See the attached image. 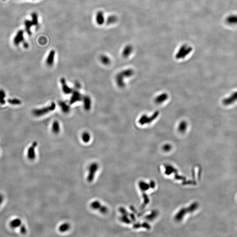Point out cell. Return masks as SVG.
Returning a JSON list of instances; mask_svg holds the SVG:
<instances>
[{"mask_svg": "<svg viewBox=\"0 0 237 237\" xmlns=\"http://www.w3.org/2000/svg\"><path fill=\"white\" fill-rule=\"evenodd\" d=\"M56 104L55 102H52L50 105L34 109L32 110V113L33 116L36 117H40L54 111L56 110Z\"/></svg>", "mask_w": 237, "mask_h": 237, "instance_id": "6da1fadb", "label": "cell"}, {"mask_svg": "<svg viewBox=\"0 0 237 237\" xmlns=\"http://www.w3.org/2000/svg\"><path fill=\"white\" fill-rule=\"evenodd\" d=\"M99 164L95 162L92 163L89 166L88 169V172L87 177V181L88 182L91 183L93 181L97 172L99 171Z\"/></svg>", "mask_w": 237, "mask_h": 237, "instance_id": "7a4b0ae2", "label": "cell"}, {"mask_svg": "<svg viewBox=\"0 0 237 237\" xmlns=\"http://www.w3.org/2000/svg\"><path fill=\"white\" fill-rule=\"evenodd\" d=\"M192 47L187 45L182 46L176 54V58L177 59H184L192 52Z\"/></svg>", "mask_w": 237, "mask_h": 237, "instance_id": "3957f363", "label": "cell"}, {"mask_svg": "<svg viewBox=\"0 0 237 237\" xmlns=\"http://www.w3.org/2000/svg\"><path fill=\"white\" fill-rule=\"evenodd\" d=\"M37 146H38V142L35 141L33 142L32 144L28 148L27 156L30 160H34L36 159V149Z\"/></svg>", "mask_w": 237, "mask_h": 237, "instance_id": "277c9868", "label": "cell"}, {"mask_svg": "<svg viewBox=\"0 0 237 237\" xmlns=\"http://www.w3.org/2000/svg\"><path fill=\"white\" fill-rule=\"evenodd\" d=\"M83 95L78 90H74L70 100V104L73 105L82 101Z\"/></svg>", "mask_w": 237, "mask_h": 237, "instance_id": "5b68a950", "label": "cell"}, {"mask_svg": "<svg viewBox=\"0 0 237 237\" xmlns=\"http://www.w3.org/2000/svg\"><path fill=\"white\" fill-rule=\"evenodd\" d=\"M159 113L158 112H155L154 113L151 117H149L146 115H144L142 117L140 120H139V123L141 124H149L152 122L157 117L159 116Z\"/></svg>", "mask_w": 237, "mask_h": 237, "instance_id": "8992f818", "label": "cell"}, {"mask_svg": "<svg viewBox=\"0 0 237 237\" xmlns=\"http://www.w3.org/2000/svg\"><path fill=\"white\" fill-rule=\"evenodd\" d=\"M60 82L61 84L62 91L64 93L67 95L72 93L74 90L68 85L64 78H62L60 79Z\"/></svg>", "mask_w": 237, "mask_h": 237, "instance_id": "52a82bcc", "label": "cell"}, {"mask_svg": "<svg viewBox=\"0 0 237 237\" xmlns=\"http://www.w3.org/2000/svg\"><path fill=\"white\" fill-rule=\"evenodd\" d=\"M82 101L83 106L85 110L89 111L92 106V100L91 97L88 95L83 96Z\"/></svg>", "mask_w": 237, "mask_h": 237, "instance_id": "ba28073f", "label": "cell"}, {"mask_svg": "<svg viewBox=\"0 0 237 237\" xmlns=\"http://www.w3.org/2000/svg\"><path fill=\"white\" fill-rule=\"evenodd\" d=\"M24 40V32L22 30H20L17 33L13 39L14 44L16 46L19 45Z\"/></svg>", "mask_w": 237, "mask_h": 237, "instance_id": "9c48e42d", "label": "cell"}, {"mask_svg": "<svg viewBox=\"0 0 237 237\" xmlns=\"http://www.w3.org/2000/svg\"><path fill=\"white\" fill-rule=\"evenodd\" d=\"M55 56H56L55 51L52 50L49 53L46 60V64L47 66L48 67L52 66L55 63Z\"/></svg>", "mask_w": 237, "mask_h": 237, "instance_id": "30bf717a", "label": "cell"}, {"mask_svg": "<svg viewBox=\"0 0 237 237\" xmlns=\"http://www.w3.org/2000/svg\"><path fill=\"white\" fill-rule=\"evenodd\" d=\"M237 101V92H235L226 99H224L223 101V103L225 106H229L233 103Z\"/></svg>", "mask_w": 237, "mask_h": 237, "instance_id": "8fae6325", "label": "cell"}, {"mask_svg": "<svg viewBox=\"0 0 237 237\" xmlns=\"http://www.w3.org/2000/svg\"><path fill=\"white\" fill-rule=\"evenodd\" d=\"M58 105L63 113H68L70 111V106L64 101H59L58 102Z\"/></svg>", "mask_w": 237, "mask_h": 237, "instance_id": "7c38bea8", "label": "cell"}, {"mask_svg": "<svg viewBox=\"0 0 237 237\" xmlns=\"http://www.w3.org/2000/svg\"><path fill=\"white\" fill-rule=\"evenodd\" d=\"M96 21L97 24L100 26L102 25L104 23V15L102 11H99L97 13L96 16Z\"/></svg>", "mask_w": 237, "mask_h": 237, "instance_id": "4fadbf2b", "label": "cell"}, {"mask_svg": "<svg viewBox=\"0 0 237 237\" xmlns=\"http://www.w3.org/2000/svg\"><path fill=\"white\" fill-rule=\"evenodd\" d=\"M22 224L21 220L19 218H15L11 221L9 223V226L12 228L16 229L20 228Z\"/></svg>", "mask_w": 237, "mask_h": 237, "instance_id": "5bb4252c", "label": "cell"}, {"mask_svg": "<svg viewBox=\"0 0 237 237\" xmlns=\"http://www.w3.org/2000/svg\"><path fill=\"white\" fill-rule=\"evenodd\" d=\"M124 80L125 79L123 78L119 73L116 75L115 80L118 87L120 88H123L125 87V83Z\"/></svg>", "mask_w": 237, "mask_h": 237, "instance_id": "9a60e30c", "label": "cell"}, {"mask_svg": "<svg viewBox=\"0 0 237 237\" xmlns=\"http://www.w3.org/2000/svg\"><path fill=\"white\" fill-rule=\"evenodd\" d=\"M60 129L59 123L57 120L54 121L52 125V133L56 135H57L60 131Z\"/></svg>", "mask_w": 237, "mask_h": 237, "instance_id": "2e32d148", "label": "cell"}, {"mask_svg": "<svg viewBox=\"0 0 237 237\" xmlns=\"http://www.w3.org/2000/svg\"><path fill=\"white\" fill-rule=\"evenodd\" d=\"M226 22L231 25H237V15H232L229 16L226 19Z\"/></svg>", "mask_w": 237, "mask_h": 237, "instance_id": "e0dca14e", "label": "cell"}, {"mask_svg": "<svg viewBox=\"0 0 237 237\" xmlns=\"http://www.w3.org/2000/svg\"><path fill=\"white\" fill-rule=\"evenodd\" d=\"M133 52V47L130 45H128L125 47L122 52V56L124 58L129 56Z\"/></svg>", "mask_w": 237, "mask_h": 237, "instance_id": "ac0fdd59", "label": "cell"}, {"mask_svg": "<svg viewBox=\"0 0 237 237\" xmlns=\"http://www.w3.org/2000/svg\"><path fill=\"white\" fill-rule=\"evenodd\" d=\"M6 94L5 91L3 89H0V105L4 106L5 105Z\"/></svg>", "mask_w": 237, "mask_h": 237, "instance_id": "d6986e66", "label": "cell"}, {"mask_svg": "<svg viewBox=\"0 0 237 237\" xmlns=\"http://www.w3.org/2000/svg\"><path fill=\"white\" fill-rule=\"evenodd\" d=\"M70 228V225L68 223H64L61 224L59 228V230L61 232L64 233L68 232Z\"/></svg>", "mask_w": 237, "mask_h": 237, "instance_id": "ffe728a7", "label": "cell"}, {"mask_svg": "<svg viewBox=\"0 0 237 237\" xmlns=\"http://www.w3.org/2000/svg\"><path fill=\"white\" fill-rule=\"evenodd\" d=\"M100 60L102 64L106 66L110 65L111 63L110 58L105 55H101L100 57Z\"/></svg>", "mask_w": 237, "mask_h": 237, "instance_id": "44dd1931", "label": "cell"}, {"mask_svg": "<svg viewBox=\"0 0 237 237\" xmlns=\"http://www.w3.org/2000/svg\"><path fill=\"white\" fill-rule=\"evenodd\" d=\"M24 25L25 27L26 32L28 34H31V28L32 26H34L31 21L29 20H26L24 21Z\"/></svg>", "mask_w": 237, "mask_h": 237, "instance_id": "7402d4cb", "label": "cell"}, {"mask_svg": "<svg viewBox=\"0 0 237 237\" xmlns=\"http://www.w3.org/2000/svg\"><path fill=\"white\" fill-rule=\"evenodd\" d=\"M81 138L83 142L84 143H88L91 139V135L88 132H84L82 134Z\"/></svg>", "mask_w": 237, "mask_h": 237, "instance_id": "603a6c76", "label": "cell"}, {"mask_svg": "<svg viewBox=\"0 0 237 237\" xmlns=\"http://www.w3.org/2000/svg\"><path fill=\"white\" fill-rule=\"evenodd\" d=\"M8 102L12 106H20L21 105L22 101L17 98L9 99L7 100Z\"/></svg>", "mask_w": 237, "mask_h": 237, "instance_id": "cb8c5ba5", "label": "cell"}, {"mask_svg": "<svg viewBox=\"0 0 237 237\" xmlns=\"http://www.w3.org/2000/svg\"><path fill=\"white\" fill-rule=\"evenodd\" d=\"M168 95L167 94H163L158 96L156 99V102L157 103L160 104L163 102L167 99Z\"/></svg>", "mask_w": 237, "mask_h": 237, "instance_id": "d4e9b609", "label": "cell"}, {"mask_svg": "<svg viewBox=\"0 0 237 237\" xmlns=\"http://www.w3.org/2000/svg\"><path fill=\"white\" fill-rule=\"evenodd\" d=\"M102 206V205L101 204L100 202L97 200L92 202L90 205L92 209L93 210H99Z\"/></svg>", "mask_w": 237, "mask_h": 237, "instance_id": "484cf974", "label": "cell"}, {"mask_svg": "<svg viewBox=\"0 0 237 237\" xmlns=\"http://www.w3.org/2000/svg\"><path fill=\"white\" fill-rule=\"evenodd\" d=\"M31 21L32 22L33 25L38 27L39 25V22L38 16V14L35 12L32 13L31 14Z\"/></svg>", "mask_w": 237, "mask_h": 237, "instance_id": "4316f807", "label": "cell"}, {"mask_svg": "<svg viewBox=\"0 0 237 237\" xmlns=\"http://www.w3.org/2000/svg\"><path fill=\"white\" fill-rule=\"evenodd\" d=\"M117 20V17L116 16L112 15V16H109L107 19V24L108 25L116 23Z\"/></svg>", "mask_w": 237, "mask_h": 237, "instance_id": "83f0119b", "label": "cell"}, {"mask_svg": "<svg viewBox=\"0 0 237 237\" xmlns=\"http://www.w3.org/2000/svg\"><path fill=\"white\" fill-rule=\"evenodd\" d=\"M187 127V124L185 122H182L181 124H180L179 126V129L180 131H184L186 129Z\"/></svg>", "mask_w": 237, "mask_h": 237, "instance_id": "f1b7e54d", "label": "cell"}, {"mask_svg": "<svg viewBox=\"0 0 237 237\" xmlns=\"http://www.w3.org/2000/svg\"><path fill=\"white\" fill-rule=\"evenodd\" d=\"M19 228H20V232L21 233L23 234V235H25L27 233V229L25 225L22 224L21 225Z\"/></svg>", "mask_w": 237, "mask_h": 237, "instance_id": "f546056e", "label": "cell"}, {"mask_svg": "<svg viewBox=\"0 0 237 237\" xmlns=\"http://www.w3.org/2000/svg\"><path fill=\"white\" fill-rule=\"evenodd\" d=\"M99 211L100 212L101 214H106V213H107L108 209L106 206L102 205V206H101V207L100 208L99 210Z\"/></svg>", "mask_w": 237, "mask_h": 237, "instance_id": "4dcf8cb0", "label": "cell"}, {"mask_svg": "<svg viewBox=\"0 0 237 237\" xmlns=\"http://www.w3.org/2000/svg\"><path fill=\"white\" fill-rule=\"evenodd\" d=\"M4 201V196L3 194L0 193V206H2Z\"/></svg>", "mask_w": 237, "mask_h": 237, "instance_id": "1f68e13d", "label": "cell"}, {"mask_svg": "<svg viewBox=\"0 0 237 237\" xmlns=\"http://www.w3.org/2000/svg\"><path fill=\"white\" fill-rule=\"evenodd\" d=\"M23 47H24V48H27L29 47L28 44L26 42H25L23 43Z\"/></svg>", "mask_w": 237, "mask_h": 237, "instance_id": "d6a6232c", "label": "cell"}, {"mask_svg": "<svg viewBox=\"0 0 237 237\" xmlns=\"http://www.w3.org/2000/svg\"><path fill=\"white\" fill-rule=\"evenodd\" d=\"M75 86L77 88H81V85H80V84L79 83H76Z\"/></svg>", "mask_w": 237, "mask_h": 237, "instance_id": "836d02e7", "label": "cell"}, {"mask_svg": "<svg viewBox=\"0 0 237 237\" xmlns=\"http://www.w3.org/2000/svg\"><path fill=\"white\" fill-rule=\"evenodd\" d=\"M4 1H5V0H4Z\"/></svg>", "mask_w": 237, "mask_h": 237, "instance_id": "e575fe53", "label": "cell"}]
</instances>
